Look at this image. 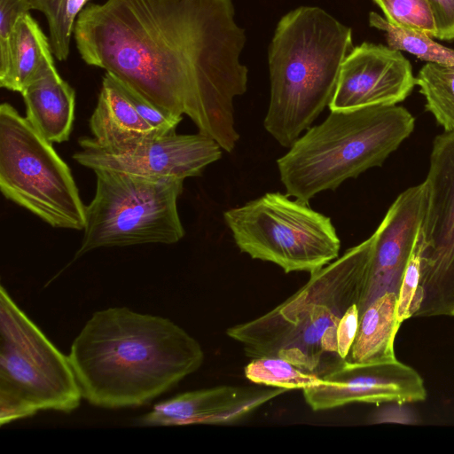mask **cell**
Here are the masks:
<instances>
[{
    "label": "cell",
    "mask_w": 454,
    "mask_h": 454,
    "mask_svg": "<svg viewBox=\"0 0 454 454\" xmlns=\"http://www.w3.org/2000/svg\"><path fill=\"white\" fill-rule=\"evenodd\" d=\"M82 398L105 409L145 405L203 364L200 344L160 316L126 307L96 311L67 355Z\"/></svg>",
    "instance_id": "2"
},
{
    "label": "cell",
    "mask_w": 454,
    "mask_h": 454,
    "mask_svg": "<svg viewBox=\"0 0 454 454\" xmlns=\"http://www.w3.org/2000/svg\"><path fill=\"white\" fill-rule=\"evenodd\" d=\"M400 325L397 294L385 293L360 315L356 335L345 362L372 364L396 361L394 340Z\"/></svg>",
    "instance_id": "19"
},
{
    "label": "cell",
    "mask_w": 454,
    "mask_h": 454,
    "mask_svg": "<svg viewBox=\"0 0 454 454\" xmlns=\"http://www.w3.org/2000/svg\"><path fill=\"white\" fill-rule=\"evenodd\" d=\"M239 250L286 273H313L339 257L331 218L288 194L267 192L223 213Z\"/></svg>",
    "instance_id": "9"
},
{
    "label": "cell",
    "mask_w": 454,
    "mask_h": 454,
    "mask_svg": "<svg viewBox=\"0 0 454 454\" xmlns=\"http://www.w3.org/2000/svg\"><path fill=\"white\" fill-rule=\"evenodd\" d=\"M369 23L385 34L391 49L409 52L427 63L454 66V49L436 43L431 35L395 26L373 12L369 15Z\"/></svg>",
    "instance_id": "20"
},
{
    "label": "cell",
    "mask_w": 454,
    "mask_h": 454,
    "mask_svg": "<svg viewBox=\"0 0 454 454\" xmlns=\"http://www.w3.org/2000/svg\"><path fill=\"white\" fill-rule=\"evenodd\" d=\"M67 0H29L32 9L43 12L47 20L49 40L54 57L66 60L70 52L71 39L64 28L65 11Z\"/></svg>",
    "instance_id": "24"
},
{
    "label": "cell",
    "mask_w": 454,
    "mask_h": 454,
    "mask_svg": "<svg viewBox=\"0 0 454 454\" xmlns=\"http://www.w3.org/2000/svg\"><path fill=\"white\" fill-rule=\"evenodd\" d=\"M424 184L420 278L413 317L454 316V130L435 137Z\"/></svg>",
    "instance_id": "10"
},
{
    "label": "cell",
    "mask_w": 454,
    "mask_h": 454,
    "mask_svg": "<svg viewBox=\"0 0 454 454\" xmlns=\"http://www.w3.org/2000/svg\"><path fill=\"white\" fill-rule=\"evenodd\" d=\"M30 10L29 0H0V50L7 45L18 20Z\"/></svg>",
    "instance_id": "27"
},
{
    "label": "cell",
    "mask_w": 454,
    "mask_h": 454,
    "mask_svg": "<svg viewBox=\"0 0 454 454\" xmlns=\"http://www.w3.org/2000/svg\"><path fill=\"white\" fill-rule=\"evenodd\" d=\"M415 85L411 65L401 51L364 43L354 47L344 60L329 108L396 105Z\"/></svg>",
    "instance_id": "13"
},
{
    "label": "cell",
    "mask_w": 454,
    "mask_h": 454,
    "mask_svg": "<svg viewBox=\"0 0 454 454\" xmlns=\"http://www.w3.org/2000/svg\"><path fill=\"white\" fill-rule=\"evenodd\" d=\"M358 305H351L339 321L337 335V351L342 359L348 356L351 346L355 340L359 324Z\"/></svg>",
    "instance_id": "28"
},
{
    "label": "cell",
    "mask_w": 454,
    "mask_h": 454,
    "mask_svg": "<svg viewBox=\"0 0 454 454\" xmlns=\"http://www.w3.org/2000/svg\"><path fill=\"white\" fill-rule=\"evenodd\" d=\"M49 38L28 13L16 23L7 45L0 50V86L21 93L54 66Z\"/></svg>",
    "instance_id": "18"
},
{
    "label": "cell",
    "mask_w": 454,
    "mask_h": 454,
    "mask_svg": "<svg viewBox=\"0 0 454 454\" xmlns=\"http://www.w3.org/2000/svg\"><path fill=\"white\" fill-rule=\"evenodd\" d=\"M426 107L442 126L454 130V66L427 63L416 77Z\"/></svg>",
    "instance_id": "21"
},
{
    "label": "cell",
    "mask_w": 454,
    "mask_h": 454,
    "mask_svg": "<svg viewBox=\"0 0 454 454\" xmlns=\"http://www.w3.org/2000/svg\"><path fill=\"white\" fill-rule=\"evenodd\" d=\"M373 236L310 274L277 307L232 325L226 334L247 357L274 356L324 378L344 365L337 351V326L346 310L359 304L367 282Z\"/></svg>",
    "instance_id": "3"
},
{
    "label": "cell",
    "mask_w": 454,
    "mask_h": 454,
    "mask_svg": "<svg viewBox=\"0 0 454 454\" xmlns=\"http://www.w3.org/2000/svg\"><path fill=\"white\" fill-rule=\"evenodd\" d=\"M82 398L67 356L0 287V425L40 411L70 413Z\"/></svg>",
    "instance_id": "6"
},
{
    "label": "cell",
    "mask_w": 454,
    "mask_h": 454,
    "mask_svg": "<svg viewBox=\"0 0 454 454\" xmlns=\"http://www.w3.org/2000/svg\"><path fill=\"white\" fill-rule=\"evenodd\" d=\"M89 125L93 142L106 150L124 149L164 135L138 114L114 76L107 72Z\"/></svg>",
    "instance_id": "16"
},
{
    "label": "cell",
    "mask_w": 454,
    "mask_h": 454,
    "mask_svg": "<svg viewBox=\"0 0 454 454\" xmlns=\"http://www.w3.org/2000/svg\"><path fill=\"white\" fill-rule=\"evenodd\" d=\"M390 23L435 38V20L427 0H373Z\"/></svg>",
    "instance_id": "23"
},
{
    "label": "cell",
    "mask_w": 454,
    "mask_h": 454,
    "mask_svg": "<svg viewBox=\"0 0 454 454\" xmlns=\"http://www.w3.org/2000/svg\"><path fill=\"white\" fill-rule=\"evenodd\" d=\"M351 28L317 6L281 18L269 48L270 98L263 125L290 148L329 106L353 50Z\"/></svg>",
    "instance_id": "4"
},
{
    "label": "cell",
    "mask_w": 454,
    "mask_h": 454,
    "mask_svg": "<svg viewBox=\"0 0 454 454\" xmlns=\"http://www.w3.org/2000/svg\"><path fill=\"white\" fill-rule=\"evenodd\" d=\"M244 372L246 378L253 383L287 390H303L322 381L321 378L302 371L284 358L274 356L252 358L246 365Z\"/></svg>",
    "instance_id": "22"
},
{
    "label": "cell",
    "mask_w": 454,
    "mask_h": 454,
    "mask_svg": "<svg viewBox=\"0 0 454 454\" xmlns=\"http://www.w3.org/2000/svg\"><path fill=\"white\" fill-rule=\"evenodd\" d=\"M412 418L405 410L397 408H388L382 410L373 416L374 423L380 422H403V423H412L411 420Z\"/></svg>",
    "instance_id": "31"
},
{
    "label": "cell",
    "mask_w": 454,
    "mask_h": 454,
    "mask_svg": "<svg viewBox=\"0 0 454 454\" xmlns=\"http://www.w3.org/2000/svg\"><path fill=\"white\" fill-rule=\"evenodd\" d=\"M93 171L95 195L85 206L83 236L74 261L100 247L169 245L184 236L177 210L184 179Z\"/></svg>",
    "instance_id": "7"
},
{
    "label": "cell",
    "mask_w": 454,
    "mask_h": 454,
    "mask_svg": "<svg viewBox=\"0 0 454 454\" xmlns=\"http://www.w3.org/2000/svg\"><path fill=\"white\" fill-rule=\"evenodd\" d=\"M79 145L81 149L73 158L85 168L147 177L197 176L222 157L218 143L200 132H171L120 150L103 149L91 137H82Z\"/></svg>",
    "instance_id": "11"
},
{
    "label": "cell",
    "mask_w": 454,
    "mask_h": 454,
    "mask_svg": "<svg viewBox=\"0 0 454 454\" xmlns=\"http://www.w3.org/2000/svg\"><path fill=\"white\" fill-rule=\"evenodd\" d=\"M421 239H417L414 248L403 273L397 294V317L402 324L413 317L415 301L420 278Z\"/></svg>",
    "instance_id": "25"
},
{
    "label": "cell",
    "mask_w": 454,
    "mask_h": 454,
    "mask_svg": "<svg viewBox=\"0 0 454 454\" xmlns=\"http://www.w3.org/2000/svg\"><path fill=\"white\" fill-rule=\"evenodd\" d=\"M413 129V116L396 105L331 111L277 160L286 194L309 204L317 193L381 166Z\"/></svg>",
    "instance_id": "5"
},
{
    "label": "cell",
    "mask_w": 454,
    "mask_h": 454,
    "mask_svg": "<svg viewBox=\"0 0 454 454\" xmlns=\"http://www.w3.org/2000/svg\"><path fill=\"white\" fill-rule=\"evenodd\" d=\"M116 81L136 111L148 124L164 135L175 132L183 117L175 116L155 106L133 89L123 84L118 79Z\"/></svg>",
    "instance_id": "26"
},
{
    "label": "cell",
    "mask_w": 454,
    "mask_h": 454,
    "mask_svg": "<svg viewBox=\"0 0 454 454\" xmlns=\"http://www.w3.org/2000/svg\"><path fill=\"white\" fill-rule=\"evenodd\" d=\"M288 390L223 385L176 395L138 419L140 426L225 425L238 422Z\"/></svg>",
    "instance_id": "15"
},
{
    "label": "cell",
    "mask_w": 454,
    "mask_h": 454,
    "mask_svg": "<svg viewBox=\"0 0 454 454\" xmlns=\"http://www.w3.org/2000/svg\"><path fill=\"white\" fill-rule=\"evenodd\" d=\"M0 190L53 228H84L85 206L67 164L9 103L0 106Z\"/></svg>",
    "instance_id": "8"
},
{
    "label": "cell",
    "mask_w": 454,
    "mask_h": 454,
    "mask_svg": "<svg viewBox=\"0 0 454 454\" xmlns=\"http://www.w3.org/2000/svg\"><path fill=\"white\" fill-rule=\"evenodd\" d=\"M90 0H67L64 18V28L66 35L71 39L74 35V24L78 15L88 4Z\"/></svg>",
    "instance_id": "30"
},
{
    "label": "cell",
    "mask_w": 454,
    "mask_h": 454,
    "mask_svg": "<svg viewBox=\"0 0 454 454\" xmlns=\"http://www.w3.org/2000/svg\"><path fill=\"white\" fill-rule=\"evenodd\" d=\"M427 2L435 20V38L454 39V0H427Z\"/></svg>",
    "instance_id": "29"
},
{
    "label": "cell",
    "mask_w": 454,
    "mask_h": 454,
    "mask_svg": "<svg viewBox=\"0 0 454 454\" xmlns=\"http://www.w3.org/2000/svg\"><path fill=\"white\" fill-rule=\"evenodd\" d=\"M302 391L307 404L316 411L352 403H413L427 395L419 374L398 360L372 364L345 362L319 384Z\"/></svg>",
    "instance_id": "12"
},
{
    "label": "cell",
    "mask_w": 454,
    "mask_h": 454,
    "mask_svg": "<svg viewBox=\"0 0 454 454\" xmlns=\"http://www.w3.org/2000/svg\"><path fill=\"white\" fill-rule=\"evenodd\" d=\"M26 118L48 141H67L74 119L75 92L61 78L56 66L28 84L21 92Z\"/></svg>",
    "instance_id": "17"
},
{
    "label": "cell",
    "mask_w": 454,
    "mask_h": 454,
    "mask_svg": "<svg viewBox=\"0 0 454 454\" xmlns=\"http://www.w3.org/2000/svg\"><path fill=\"white\" fill-rule=\"evenodd\" d=\"M426 204L424 182L402 192L373 236L365 289L358 304L361 315L385 293L398 294L401 281L419 234Z\"/></svg>",
    "instance_id": "14"
},
{
    "label": "cell",
    "mask_w": 454,
    "mask_h": 454,
    "mask_svg": "<svg viewBox=\"0 0 454 454\" xmlns=\"http://www.w3.org/2000/svg\"><path fill=\"white\" fill-rule=\"evenodd\" d=\"M82 59L232 152L233 101L247 85L244 29L232 0H105L74 28Z\"/></svg>",
    "instance_id": "1"
}]
</instances>
